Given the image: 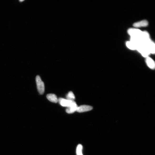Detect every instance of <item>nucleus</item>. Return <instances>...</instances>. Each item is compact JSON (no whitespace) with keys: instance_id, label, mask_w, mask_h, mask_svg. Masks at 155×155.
I'll use <instances>...</instances> for the list:
<instances>
[{"instance_id":"8","label":"nucleus","mask_w":155,"mask_h":155,"mask_svg":"<svg viewBox=\"0 0 155 155\" xmlns=\"http://www.w3.org/2000/svg\"><path fill=\"white\" fill-rule=\"evenodd\" d=\"M146 64L150 68L154 69L155 68V63L153 60L149 57H147L146 59Z\"/></svg>"},{"instance_id":"5","label":"nucleus","mask_w":155,"mask_h":155,"mask_svg":"<svg viewBox=\"0 0 155 155\" xmlns=\"http://www.w3.org/2000/svg\"><path fill=\"white\" fill-rule=\"evenodd\" d=\"M93 109V107L89 106L82 105L78 107L77 111L78 112L82 113L90 111Z\"/></svg>"},{"instance_id":"6","label":"nucleus","mask_w":155,"mask_h":155,"mask_svg":"<svg viewBox=\"0 0 155 155\" xmlns=\"http://www.w3.org/2000/svg\"><path fill=\"white\" fill-rule=\"evenodd\" d=\"M78 107V106L76 103L75 102L70 106L67 107V108L66 110V112L69 114L73 113L77 111Z\"/></svg>"},{"instance_id":"3","label":"nucleus","mask_w":155,"mask_h":155,"mask_svg":"<svg viewBox=\"0 0 155 155\" xmlns=\"http://www.w3.org/2000/svg\"><path fill=\"white\" fill-rule=\"evenodd\" d=\"M128 33L131 37H141L143 31L137 28H131L128 29Z\"/></svg>"},{"instance_id":"13","label":"nucleus","mask_w":155,"mask_h":155,"mask_svg":"<svg viewBox=\"0 0 155 155\" xmlns=\"http://www.w3.org/2000/svg\"><path fill=\"white\" fill-rule=\"evenodd\" d=\"M83 147L82 145L81 144H79L78 145L77 148V155H83L82 153Z\"/></svg>"},{"instance_id":"7","label":"nucleus","mask_w":155,"mask_h":155,"mask_svg":"<svg viewBox=\"0 0 155 155\" xmlns=\"http://www.w3.org/2000/svg\"><path fill=\"white\" fill-rule=\"evenodd\" d=\"M148 23L146 20H143L136 22L133 24V26L136 28L146 27L148 26Z\"/></svg>"},{"instance_id":"9","label":"nucleus","mask_w":155,"mask_h":155,"mask_svg":"<svg viewBox=\"0 0 155 155\" xmlns=\"http://www.w3.org/2000/svg\"><path fill=\"white\" fill-rule=\"evenodd\" d=\"M47 98L51 102L55 103L58 102V99L56 95L54 94H48L47 95Z\"/></svg>"},{"instance_id":"11","label":"nucleus","mask_w":155,"mask_h":155,"mask_svg":"<svg viewBox=\"0 0 155 155\" xmlns=\"http://www.w3.org/2000/svg\"><path fill=\"white\" fill-rule=\"evenodd\" d=\"M147 46L149 50L150 53L154 54L155 53L154 43L152 41H151L148 44Z\"/></svg>"},{"instance_id":"2","label":"nucleus","mask_w":155,"mask_h":155,"mask_svg":"<svg viewBox=\"0 0 155 155\" xmlns=\"http://www.w3.org/2000/svg\"><path fill=\"white\" fill-rule=\"evenodd\" d=\"M36 80L38 91L40 94H43L45 91V86L43 82L38 75L37 76Z\"/></svg>"},{"instance_id":"4","label":"nucleus","mask_w":155,"mask_h":155,"mask_svg":"<svg viewBox=\"0 0 155 155\" xmlns=\"http://www.w3.org/2000/svg\"><path fill=\"white\" fill-rule=\"evenodd\" d=\"M58 102L62 106L68 107L74 102L75 101L69 100L63 98H60L58 99Z\"/></svg>"},{"instance_id":"12","label":"nucleus","mask_w":155,"mask_h":155,"mask_svg":"<svg viewBox=\"0 0 155 155\" xmlns=\"http://www.w3.org/2000/svg\"><path fill=\"white\" fill-rule=\"evenodd\" d=\"M67 99L71 101H74L75 96L72 91H69L66 96Z\"/></svg>"},{"instance_id":"1","label":"nucleus","mask_w":155,"mask_h":155,"mask_svg":"<svg viewBox=\"0 0 155 155\" xmlns=\"http://www.w3.org/2000/svg\"><path fill=\"white\" fill-rule=\"evenodd\" d=\"M137 50L145 58L147 57L150 54L147 46L142 43L138 45Z\"/></svg>"},{"instance_id":"10","label":"nucleus","mask_w":155,"mask_h":155,"mask_svg":"<svg viewBox=\"0 0 155 155\" xmlns=\"http://www.w3.org/2000/svg\"><path fill=\"white\" fill-rule=\"evenodd\" d=\"M126 45L128 48L132 50H137L138 46L131 41L126 42Z\"/></svg>"}]
</instances>
